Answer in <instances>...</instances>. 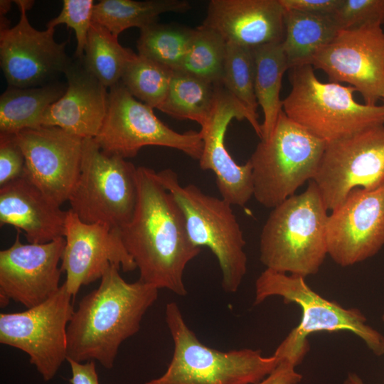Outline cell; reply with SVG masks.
<instances>
[{
  "instance_id": "obj_41",
  "label": "cell",
  "mask_w": 384,
  "mask_h": 384,
  "mask_svg": "<svg viewBox=\"0 0 384 384\" xmlns=\"http://www.w3.org/2000/svg\"><path fill=\"white\" fill-rule=\"evenodd\" d=\"M382 320H383V321L384 323V314L382 316Z\"/></svg>"
},
{
  "instance_id": "obj_17",
  "label": "cell",
  "mask_w": 384,
  "mask_h": 384,
  "mask_svg": "<svg viewBox=\"0 0 384 384\" xmlns=\"http://www.w3.org/2000/svg\"><path fill=\"white\" fill-rule=\"evenodd\" d=\"M64 238L60 269L66 274L63 284L73 297L82 286L101 279L111 266L125 272L137 269L119 229L102 223L82 222L69 209Z\"/></svg>"
},
{
  "instance_id": "obj_26",
  "label": "cell",
  "mask_w": 384,
  "mask_h": 384,
  "mask_svg": "<svg viewBox=\"0 0 384 384\" xmlns=\"http://www.w3.org/2000/svg\"><path fill=\"white\" fill-rule=\"evenodd\" d=\"M190 8L185 0H102L95 4L92 21L118 38L127 28L141 30L156 23L162 14L184 13Z\"/></svg>"
},
{
  "instance_id": "obj_14",
  "label": "cell",
  "mask_w": 384,
  "mask_h": 384,
  "mask_svg": "<svg viewBox=\"0 0 384 384\" xmlns=\"http://www.w3.org/2000/svg\"><path fill=\"white\" fill-rule=\"evenodd\" d=\"M311 65L331 82H346L368 105L384 97V32L380 26L341 30L314 53Z\"/></svg>"
},
{
  "instance_id": "obj_11",
  "label": "cell",
  "mask_w": 384,
  "mask_h": 384,
  "mask_svg": "<svg viewBox=\"0 0 384 384\" xmlns=\"http://www.w3.org/2000/svg\"><path fill=\"white\" fill-rule=\"evenodd\" d=\"M72 297L63 284L33 307L0 314V343L27 353L45 381L54 378L68 358L67 328L75 311Z\"/></svg>"
},
{
  "instance_id": "obj_24",
  "label": "cell",
  "mask_w": 384,
  "mask_h": 384,
  "mask_svg": "<svg viewBox=\"0 0 384 384\" xmlns=\"http://www.w3.org/2000/svg\"><path fill=\"white\" fill-rule=\"evenodd\" d=\"M284 38L282 45L289 69L311 65L316 50L332 41L339 31L332 16L294 10L284 9Z\"/></svg>"
},
{
  "instance_id": "obj_25",
  "label": "cell",
  "mask_w": 384,
  "mask_h": 384,
  "mask_svg": "<svg viewBox=\"0 0 384 384\" xmlns=\"http://www.w3.org/2000/svg\"><path fill=\"white\" fill-rule=\"evenodd\" d=\"M282 43L252 49L255 60V92L264 114L260 140L270 137L282 111L279 95L282 77L289 66Z\"/></svg>"
},
{
  "instance_id": "obj_34",
  "label": "cell",
  "mask_w": 384,
  "mask_h": 384,
  "mask_svg": "<svg viewBox=\"0 0 384 384\" xmlns=\"http://www.w3.org/2000/svg\"><path fill=\"white\" fill-rule=\"evenodd\" d=\"M339 31L384 23V0H341L332 15Z\"/></svg>"
},
{
  "instance_id": "obj_28",
  "label": "cell",
  "mask_w": 384,
  "mask_h": 384,
  "mask_svg": "<svg viewBox=\"0 0 384 384\" xmlns=\"http://www.w3.org/2000/svg\"><path fill=\"white\" fill-rule=\"evenodd\" d=\"M136 55L120 45L118 38L106 28L92 21L81 59L87 70L110 88L120 81L126 66Z\"/></svg>"
},
{
  "instance_id": "obj_39",
  "label": "cell",
  "mask_w": 384,
  "mask_h": 384,
  "mask_svg": "<svg viewBox=\"0 0 384 384\" xmlns=\"http://www.w3.org/2000/svg\"><path fill=\"white\" fill-rule=\"evenodd\" d=\"M11 1L8 0L0 1V15L5 16L11 8Z\"/></svg>"
},
{
  "instance_id": "obj_36",
  "label": "cell",
  "mask_w": 384,
  "mask_h": 384,
  "mask_svg": "<svg viewBox=\"0 0 384 384\" xmlns=\"http://www.w3.org/2000/svg\"><path fill=\"white\" fill-rule=\"evenodd\" d=\"M284 9L315 15L332 16L341 0H279Z\"/></svg>"
},
{
  "instance_id": "obj_21",
  "label": "cell",
  "mask_w": 384,
  "mask_h": 384,
  "mask_svg": "<svg viewBox=\"0 0 384 384\" xmlns=\"http://www.w3.org/2000/svg\"><path fill=\"white\" fill-rule=\"evenodd\" d=\"M64 75L65 92L47 109L42 126L58 127L82 139L95 138L107 113V87L87 70L81 58L75 57Z\"/></svg>"
},
{
  "instance_id": "obj_40",
  "label": "cell",
  "mask_w": 384,
  "mask_h": 384,
  "mask_svg": "<svg viewBox=\"0 0 384 384\" xmlns=\"http://www.w3.org/2000/svg\"><path fill=\"white\" fill-rule=\"evenodd\" d=\"M343 384H364L363 381L356 374H350Z\"/></svg>"
},
{
  "instance_id": "obj_8",
  "label": "cell",
  "mask_w": 384,
  "mask_h": 384,
  "mask_svg": "<svg viewBox=\"0 0 384 384\" xmlns=\"http://www.w3.org/2000/svg\"><path fill=\"white\" fill-rule=\"evenodd\" d=\"M326 145L282 110L270 137L260 140L249 159L257 201L272 209L313 180Z\"/></svg>"
},
{
  "instance_id": "obj_10",
  "label": "cell",
  "mask_w": 384,
  "mask_h": 384,
  "mask_svg": "<svg viewBox=\"0 0 384 384\" xmlns=\"http://www.w3.org/2000/svg\"><path fill=\"white\" fill-rule=\"evenodd\" d=\"M94 139L103 152L125 159L134 157L144 146H159L199 160L203 148L200 132L173 130L155 115L152 107L132 96L120 81L110 87L107 113Z\"/></svg>"
},
{
  "instance_id": "obj_23",
  "label": "cell",
  "mask_w": 384,
  "mask_h": 384,
  "mask_svg": "<svg viewBox=\"0 0 384 384\" xmlns=\"http://www.w3.org/2000/svg\"><path fill=\"white\" fill-rule=\"evenodd\" d=\"M66 87L56 82L33 87L9 86L0 96V134L41 127L44 113Z\"/></svg>"
},
{
  "instance_id": "obj_33",
  "label": "cell",
  "mask_w": 384,
  "mask_h": 384,
  "mask_svg": "<svg viewBox=\"0 0 384 384\" xmlns=\"http://www.w3.org/2000/svg\"><path fill=\"white\" fill-rule=\"evenodd\" d=\"M94 6L92 0H63L60 14L46 26V28H55L59 24H65L74 31L77 41L75 57L77 58H82L85 53Z\"/></svg>"
},
{
  "instance_id": "obj_7",
  "label": "cell",
  "mask_w": 384,
  "mask_h": 384,
  "mask_svg": "<svg viewBox=\"0 0 384 384\" xmlns=\"http://www.w3.org/2000/svg\"><path fill=\"white\" fill-rule=\"evenodd\" d=\"M156 176L178 204L191 241L196 247H208L216 257L223 289L237 292L247 272V258L243 233L232 205L193 184L182 186L170 169L156 172Z\"/></svg>"
},
{
  "instance_id": "obj_18",
  "label": "cell",
  "mask_w": 384,
  "mask_h": 384,
  "mask_svg": "<svg viewBox=\"0 0 384 384\" xmlns=\"http://www.w3.org/2000/svg\"><path fill=\"white\" fill-rule=\"evenodd\" d=\"M65 245L64 237L23 244L18 232L13 245L0 251V306L13 300L28 309L55 294L61 286L58 265Z\"/></svg>"
},
{
  "instance_id": "obj_2",
  "label": "cell",
  "mask_w": 384,
  "mask_h": 384,
  "mask_svg": "<svg viewBox=\"0 0 384 384\" xmlns=\"http://www.w3.org/2000/svg\"><path fill=\"white\" fill-rule=\"evenodd\" d=\"M159 289L139 279L126 282L111 266L97 289L85 295L67 328L68 358L97 361L113 367L121 344L140 329L142 319L158 298Z\"/></svg>"
},
{
  "instance_id": "obj_20",
  "label": "cell",
  "mask_w": 384,
  "mask_h": 384,
  "mask_svg": "<svg viewBox=\"0 0 384 384\" xmlns=\"http://www.w3.org/2000/svg\"><path fill=\"white\" fill-rule=\"evenodd\" d=\"M284 13L279 0H210L203 25L252 49L283 41Z\"/></svg>"
},
{
  "instance_id": "obj_27",
  "label": "cell",
  "mask_w": 384,
  "mask_h": 384,
  "mask_svg": "<svg viewBox=\"0 0 384 384\" xmlns=\"http://www.w3.org/2000/svg\"><path fill=\"white\" fill-rule=\"evenodd\" d=\"M219 85L174 71L166 98L158 110L177 119L194 121L201 128L210 119Z\"/></svg>"
},
{
  "instance_id": "obj_9",
  "label": "cell",
  "mask_w": 384,
  "mask_h": 384,
  "mask_svg": "<svg viewBox=\"0 0 384 384\" xmlns=\"http://www.w3.org/2000/svg\"><path fill=\"white\" fill-rule=\"evenodd\" d=\"M137 168L103 152L94 138L83 139L80 171L68 198L70 210L82 222L120 230L135 210Z\"/></svg>"
},
{
  "instance_id": "obj_4",
  "label": "cell",
  "mask_w": 384,
  "mask_h": 384,
  "mask_svg": "<svg viewBox=\"0 0 384 384\" xmlns=\"http://www.w3.org/2000/svg\"><path fill=\"white\" fill-rule=\"evenodd\" d=\"M327 210L313 180L273 208L260 238L266 269L304 277L317 273L328 255Z\"/></svg>"
},
{
  "instance_id": "obj_5",
  "label": "cell",
  "mask_w": 384,
  "mask_h": 384,
  "mask_svg": "<svg viewBox=\"0 0 384 384\" xmlns=\"http://www.w3.org/2000/svg\"><path fill=\"white\" fill-rule=\"evenodd\" d=\"M166 321L174 342L165 373L144 384H255L281 362L260 350L218 351L202 343L186 324L176 302L166 306Z\"/></svg>"
},
{
  "instance_id": "obj_37",
  "label": "cell",
  "mask_w": 384,
  "mask_h": 384,
  "mask_svg": "<svg viewBox=\"0 0 384 384\" xmlns=\"http://www.w3.org/2000/svg\"><path fill=\"white\" fill-rule=\"evenodd\" d=\"M296 367L288 361H282L267 376L255 384H298L302 375Z\"/></svg>"
},
{
  "instance_id": "obj_12",
  "label": "cell",
  "mask_w": 384,
  "mask_h": 384,
  "mask_svg": "<svg viewBox=\"0 0 384 384\" xmlns=\"http://www.w3.org/2000/svg\"><path fill=\"white\" fill-rule=\"evenodd\" d=\"M313 181L331 211L353 189H372L383 184L384 125L326 142Z\"/></svg>"
},
{
  "instance_id": "obj_35",
  "label": "cell",
  "mask_w": 384,
  "mask_h": 384,
  "mask_svg": "<svg viewBox=\"0 0 384 384\" xmlns=\"http://www.w3.org/2000/svg\"><path fill=\"white\" fill-rule=\"evenodd\" d=\"M25 157L15 134H0V187L23 177Z\"/></svg>"
},
{
  "instance_id": "obj_15",
  "label": "cell",
  "mask_w": 384,
  "mask_h": 384,
  "mask_svg": "<svg viewBox=\"0 0 384 384\" xmlns=\"http://www.w3.org/2000/svg\"><path fill=\"white\" fill-rule=\"evenodd\" d=\"M328 255L348 267L375 255L384 246V183L353 189L329 215Z\"/></svg>"
},
{
  "instance_id": "obj_1",
  "label": "cell",
  "mask_w": 384,
  "mask_h": 384,
  "mask_svg": "<svg viewBox=\"0 0 384 384\" xmlns=\"http://www.w3.org/2000/svg\"><path fill=\"white\" fill-rule=\"evenodd\" d=\"M137 185L135 210L120 235L139 270V279L185 296L183 272L201 247L191 241L178 204L154 170L137 167Z\"/></svg>"
},
{
  "instance_id": "obj_3",
  "label": "cell",
  "mask_w": 384,
  "mask_h": 384,
  "mask_svg": "<svg viewBox=\"0 0 384 384\" xmlns=\"http://www.w3.org/2000/svg\"><path fill=\"white\" fill-rule=\"evenodd\" d=\"M274 296L286 304H296L302 311L300 322L273 353L280 361L300 364L309 348V336L319 331L351 332L375 356L384 355V336L368 324L361 311L325 299L307 284L305 277L265 269L255 282V304Z\"/></svg>"
},
{
  "instance_id": "obj_19",
  "label": "cell",
  "mask_w": 384,
  "mask_h": 384,
  "mask_svg": "<svg viewBox=\"0 0 384 384\" xmlns=\"http://www.w3.org/2000/svg\"><path fill=\"white\" fill-rule=\"evenodd\" d=\"M233 119H246L253 127L246 109L220 85L210 119L199 131L203 148L198 161L201 169L215 174L221 198L232 206H243L253 196L252 165L249 160L237 164L226 149V131Z\"/></svg>"
},
{
  "instance_id": "obj_29",
  "label": "cell",
  "mask_w": 384,
  "mask_h": 384,
  "mask_svg": "<svg viewBox=\"0 0 384 384\" xmlns=\"http://www.w3.org/2000/svg\"><path fill=\"white\" fill-rule=\"evenodd\" d=\"M194 28L178 24L153 23L140 30L138 54L174 71L178 70L189 48Z\"/></svg>"
},
{
  "instance_id": "obj_32",
  "label": "cell",
  "mask_w": 384,
  "mask_h": 384,
  "mask_svg": "<svg viewBox=\"0 0 384 384\" xmlns=\"http://www.w3.org/2000/svg\"><path fill=\"white\" fill-rule=\"evenodd\" d=\"M174 70L137 54L126 66L120 82L136 99L159 109L164 101Z\"/></svg>"
},
{
  "instance_id": "obj_42",
  "label": "cell",
  "mask_w": 384,
  "mask_h": 384,
  "mask_svg": "<svg viewBox=\"0 0 384 384\" xmlns=\"http://www.w3.org/2000/svg\"><path fill=\"white\" fill-rule=\"evenodd\" d=\"M383 99H384V97H383Z\"/></svg>"
},
{
  "instance_id": "obj_16",
  "label": "cell",
  "mask_w": 384,
  "mask_h": 384,
  "mask_svg": "<svg viewBox=\"0 0 384 384\" xmlns=\"http://www.w3.org/2000/svg\"><path fill=\"white\" fill-rule=\"evenodd\" d=\"M15 136L25 157L23 177L55 204L68 201L80 171L83 139L51 126Z\"/></svg>"
},
{
  "instance_id": "obj_30",
  "label": "cell",
  "mask_w": 384,
  "mask_h": 384,
  "mask_svg": "<svg viewBox=\"0 0 384 384\" xmlns=\"http://www.w3.org/2000/svg\"><path fill=\"white\" fill-rule=\"evenodd\" d=\"M223 86L246 109L253 121V129L262 139L255 92V60L251 48L227 42L222 78Z\"/></svg>"
},
{
  "instance_id": "obj_13",
  "label": "cell",
  "mask_w": 384,
  "mask_h": 384,
  "mask_svg": "<svg viewBox=\"0 0 384 384\" xmlns=\"http://www.w3.org/2000/svg\"><path fill=\"white\" fill-rule=\"evenodd\" d=\"M20 17L13 27L0 31V65L9 86L33 87L54 82L73 59L67 41L58 43L55 28L38 31L29 23L26 11L34 1L15 0Z\"/></svg>"
},
{
  "instance_id": "obj_22",
  "label": "cell",
  "mask_w": 384,
  "mask_h": 384,
  "mask_svg": "<svg viewBox=\"0 0 384 384\" xmlns=\"http://www.w3.org/2000/svg\"><path fill=\"white\" fill-rule=\"evenodd\" d=\"M67 210L50 201L24 177L0 187V225L23 232L28 243L64 237Z\"/></svg>"
},
{
  "instance_id": "obj_6",
  "label": "cell",
  "mask_w": 384,
  "mask_h": 384,
  "mask_svg": "<svg viewBox=\"0 0 384 384\" xmlns=\"http://www.w3.org/2000/svg\"><path fill=\"white\" fill-rule=\"evenodd\" d=\"M289 70L292 88L282 100V110L314 136L330 142L384 125V105L357 102L353 87L319 81L311 65Z\"/></svg>"
},
{
  "instance_id": "obj_31",
  "label": "cell",
  "mask_w": 384,
  "mask_h": 384,
  "mask_svg": "<svg viewBox=\"0 0 384 384\" xmlns=\"http://www.w3.org/2000/svg\"><path fill=\"white\" fill-rule=\"evenodd\" d=\"M226 46V41L213 28L203 24L196 27L178 71L215 85L222 84Z\"/></svg>"
},
{
  "instance_id": "obj_38",
  "label": "cell",
  "mask_w": 384,
  "mask_h": 384,
  "mask_svg": "<svg viewBox=\"0 0 384 384\" xmlns=\"http://www.w3.org/2000/svg\"><path fill=\"white\" fill-rule=\"evenodd\" d=\"M71 370L70 384H100L96 365L94 361L85 363L67 358Z\"/></svg>"
}]
</instances>
